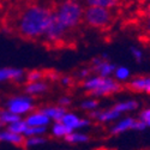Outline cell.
<instances>
[{
    "label": "cell",
    "mask_w": 150,
    "mask_h": 150,
    "mask_svg": "<svg viewBox=\"0 0 150 150\" xmlns=\"http://www.w3.org/2000/svg\"><path fill=\"white\" fill-rule=\"evenodd\" d=\"M89 117L91 119H95L100 122H109V121H113L115 119H118L120 117V114L118 112H115L113 109V107L109 108V109H102V110H94L89 113Z\"/></svg>",
    "instance_id": "11"
},
{
    "label": "cell",
    "mask_w": 150,
    "mask_h": 150,
    "mask_svg": "<svg viewBox=\"0 0 150 150\" xmlns=\"http://www.w3.org/2000/svg\"><path fill=\"white\" fill-rule=\"evenodd\" d=\"M86 6H93V7H102V8H114L115 6L119 5L118 1H114V0H88L85 1Z\"/></svg>",
    "instance_id": "18"
},
{
    "label": "cell",
    "mask_w": 150,
    "mask_h": 150,
    "mask_svg": "<svg viewBox=\"0 0 150 150\" xmlns=\"http://www.w3.org/2000/svg\"><path fill=\"white\" fill-rule=\"evenodd\" d=\"M23 78H25V73L21 69H0V82H21L23 81Z\"/></svg>",
    "instance_id": "12"
},
{
    "label": "cell",
    "mask_w": 150,
    "mask_h": 150,
    "mask_svg": "<svg viewBox=\"0 0 150 150\" xmlns=\"http://www.w3.org/2000/svg\"><path fill=\"white\" fill-rule=\"evenodd\" d=\"M83 22L95 29H106L113 22V12L109 8L86 6L84 7Z\"/></svg>",
    "instance_id": "4"
},
{
    "label": "cell",
    "mask_w": 150,
    "mask_h": 150,
    "mask_svg": "<svg viewBox=\"0 0 150 150\" xmlns=\"http://www.w3.org/2000/svg\"><path fill=\"white\" fill-rule=\"evenodd\" d=\"M144 30H145V33L150 36V15L145 18V21H144Z\"/></svg>",
    "instance_id": "31"
},
{
    "label": "cell",
    "mask_w": 150,
    "mask_h": 150,
    "mask_svg": "<svg viewBox=\"0 0 150 150\" xmlns=\"http://www.w3.org/2000/svg\"><path fill=\"white\" fill-rule=\"evenodd\" d=\"M83 88L89 93V95L93 96H108L113 95L115 93H119L122 90V85L110 77H100V76H94L89 77L83 81L82 83Z\"/></svg>",
    "instance_id": "3"
},
{
    "label": "cell",
    "mask_w": 150,
    "mask_h": 150,
    "mask_svg": "<svg viewBox=\"0 0 150 150\" xmlns=\"http://www.w3.org/2000/svg\"><path fill=\"white\" fill-rule=\"evenodd\" d=\"M130 52H131V55H132V58H133V59H134L137 62H141V61L143 60L144 55H143V52L141 51L139 48H137V47L132 46V47L130 48Z\"/></svg>",
    "instance_id": "28"
},
{
    "label": "cell",
    "mask_w": 150,
    "mask_h": 150,
    "mask_svg": "<svg viewBox=\"0 0 150 150\" xmlns=\"http://www.w3.org/2000/svg\"><path fill=\"white\" fill-rule=\"evenodd\" d=\"M0 142L10 143V144H13L17 146H24L25 137L22 134L10 132L8 130H4V131H0Z\"/></svg>",
    "instance_id": "13"
},
{
    "label": "cell",
    "mask_w": 150,
    "mask_h": 150,
    "mask_svg": "<svg viewBox=\"0 0 150 150\" xmlns=\"http://www.w3.org/2000/svg\"><path fill=\"white\" fill-rule=\"evenodd\" d=\"M71 132H73V131L70 130L69 127H66L65 125L60 121L54 122L53 127H52V134L54 137H58V138H65V137L69 136Z\"/></svg>",
    "instance_id": "19"
},
{
    "label": "cell",
    "mask_w": 150,
    "mask_h": 150,
    "mask_svg": "<svg viewBox=\"0 0 150 150\" xmlns=\"http://www.w3.org/2000/svg\"><path fill=\"white\" fill-rule=\"evenodd\" d=\"M46 78V72L41 70H31L25 73V79L28 83H35V82H40Z\"/></svg>",
    "instance_id": "22"
},
{
    "label": "cell",
    "mask_w": 150,
    "mask_h": 150,
    "mask_svg": "<svg viewBox=\"0 0 150 150\" xmlns=\"http://www.w3.org/2000/svg\"><path fill=\"white\" fill-rule=\"evenodd\" d=\"M46 143V138L42 136H36V137H28L24 142V148H30V146H37Z\"/></svg>",
    "instance_id": "24"
},
{
    "label": "cell",
    "mask_w": 150,
    "mask_h": 150,
    "mask_svg": "<svg viewBox=\"0 0 150 150\" xmlns=\"http://www.w3.org/2000/svg\"><path fill=\"white\" fill-rule=\"evenodd\" d=\"M126 88L136 91V93H145V94H150V76H145V77H136L133 79H131Z\"/></svg>",
    "instance_id": "10"
},
{
    "label": "cell",
    "mask_w": 150,
    "mask_h": 150,
    "mask_svg": "<svg viewBox=\"0 0 150 150\" xmlns=\"http://www.w3.org/2000/svg\"><path fill=\"white\" fill-rule=\"evenodd\" d=\"M114 76L117 78V81L119 82H125V81H127L131 76V72L127 67H125V66H119L115 69L114 71Z\"/></svg>",
    "instance_id": "23"
},
{
    "label": "cell",
    "mask_w": 150,
    "mask_h": 150,
    "mask_svg": "<svg viewBox=\"0 0 150 150\" xmlns=\"http://www.w3.org/2000/svg\"><path fill=\"white\" fill-rule=\"evenodd\" d=\"M53 19V6L29 3L19 7L11 17L10 29L22 39L29 41L43 40Z\"/></svg>",
    "instance_id": "1"
},
{
    "label": "cell",
    "mask_w": 150,
    "mask_h": 150,
    "mask_svg": "<svg viewBox=\"0 0 150 150\" xmlns=\"http://www.w3.org/2000/svg\"><path fill=\"white\" fill-rule=\"evenodd\" d=\"M48 90V84L45 81H40V82H35V83H28L24 88L25 94H28L29 96H34V95H41L43 93H46Z\"/></svg>",
    "instance_id": "15"
},
{
    "label": "cell",
    "mask_w": 150,
    "mask_h": 150,
    "mask_svg": "<svg viewBox=\"0 0 150 150\" xmlns=\"http://www.w3.org/2000/svg\"><path fill=\"white\" fill-rule=\"evenodd\" d=\"M47 131V127H29L27 129L24 137H36V136H43Z\"/></svg>",
    "instance_id": "25"
},
{
    "label": "cell",
    "mask_w": 150,
    "mask_h": 150,
    "mask_svg": "<svg viewBox=\"0 0 150 150\" xmlns=\"http://www.w3.org/2000/svg\"><path fill=\"white\" fill-rule=\"evenodd\" d=\"M146 126L139 120L136 118L126 117L121 120H119L117 124H114L110 127V133L112 134H121L124 132H126L129 130H136V131H143L145 130Z\"/></svg>",
    "instance_id": "6"
},
{
    "label": "cell",
    "mask_w": 150,
    "mask_h": 150,
    "mask_svg": "<svg viewBox=\"0 0 150 150\" xmlns=\"http://www.w3.org/2000/svg\"><path fill=\"white\" fill-rule=\"evenodd\" d=\"M98 107V101L97 100H85L81 103V108L84 110H89V112H94L96 110V108Z\"/></svg>",
    "instance_id": "26"
},
{
    "label": "cell",
    "mask_w": 150,
    "mask_h": 150,
    "mask_svg": "<svg viewBox=\"0 0 150 150\" xmlns=\"http://www.w3.org/2000/svg\"><path fill=\"white\" fill-rule=\"evenodd\" d=\"M67 143H71V144H82V143H88L90 141V137L85 133H82V132H71L69 136H66L64 138Z\"/></svg>",
    "instance_id": "17"
},
{
    "label": "cell",
    "mask_w": 150,
    "mask_h": 150,
    "mask_svg": "<svg viewBox=\"0 0 150 150\" xmlns=\"http://www.w3.org/2000/svg\"><path fill=\"white\" fill-rule=\"evenodd\" d=\"M6 109L18 117H22L34 109L33 98L30 96H15L7 101Z\"/></svg>",
    "instance_id": "5"
},
{
    "label": "cell",
    "mask_w": 150,
    "mask_h": 150,
    "mask_svg": "<svg viewBox=\"0 0 150 150\" xmlns=\"http://www.w3.org/2000/svg\"><path fill=\"white\" fill-rule=\"evenodd\" d=\"M27 129H28V125L25 124V121H24L23 119H21V120H18V121H16V122L11 124V125H8V126H7V130L10 132H13V133H17V134H22V136H24Z\"/></svg>",
    "instance_id": "21"
},
{
    "label": "cell",
    "mask_w": 150,
    "mask_h": 150,
    "mask_svg": "<svg viewBox=\"0 0 150 150\" xmlns=\"http://www.w3.org/2000/svg\"><path fill=\"white\" fill-rule=\"evenodd\" d=\"M41 112L49 118V120H54L55 122H58V121H61L62 117L65 115V113L67 110L64 107H60L58 105V106H51V107L41 108Z\"/></svg>",
    "instance_id": "14"
},
{
    "label": "cell",
    "mask_w": 150,
    "mask_h": 150,
    "mask_svg": "<svg viewBox=\"0 0 150 150\" xmlns=\"http://www.w3.org/2000/svg\"><path fill=\"white\" fill-rule=\"evenodd\" d=\"M58 103H59L60 107H64V108H65L66 106H70V105H71V98L67 97V96H62V97L59 98Z\"/></svg>",
    "instance_id": "29"
},
{
    "label": "cell",
    "mask_w": 150,
    "mask_h": 150,
    "mask_svg": "<svg viewBox=\"0 0 150 150\" xmlns=\"http://www.w3.org/2000/svg\"><path fill=\"white\" fill-rule=\"evenodd\" d=\"M146 127H150V108H145L141 112L139 118H138Z\"/></svg>",
    "instance_id": "27"
},
{
    "label": "cell",
    "mask_w": 150,
    "mask_h": 150,
    "mask_svg": "<svg viewBox=\"0 0 150 150\" xmlns=\"http://www.w3.org/2000/svg\"><path fill=\"white\" fill-rule=\"evenodd\" d=\"M60 122H62L66 127H69L72 131L77 130V129L85 127V126H88V125L90 124V121L88 119H82L81 117H78L77 114H74V113H71V112H66Z\"/></svg>",
    "instance_id": "8"
},
{
    "label": "cell",
    "mask_w": 150,
    "mask_h": 150,
    "mask_svg": "<svg viewBox=\"0 0 150 150\" xmlns=\"http://www.w3.org/2000/svg\"><path fill=\"white\" fill-rule=\"evenodd\" d=\"M83 15L84 7L77 1H61L53 6V16L55 22L69 34L82 24Z\"/></svg>",
    "instance_id": "2"
},
{
    "label": "cell",
    "mask_w": 150,
    "mask_h": 150,
    "mask_svg": "<svg viewBox=\"0 0 150 150\" xmlns=\"http://www.w3.org/2000/svg\"><path fill=\"white\" fill-rule=\"evenodd\" d=\"M3 126H4V125H3V124H1V122H0V129H1V127H3Z\"/></svg>",
    "instance_id": "33"
},
{
    "label": "cell",
    "mask_w": 150,
    "mask_h": 150,
    "mask_svg": "<svg viewBox=\"0 0 150 150\" xmlns=\"http://www.w3.org/2000/svg\"><path fill=\"white\" fill-rule=\"evenodd\" d=\"M117 66L114 64H112L110 61H108L107 57L106 55H102V57H96L93 59L91 61V72H96L98 73L100 77H110L112 74H114V71H115Z\"/></svg>",
    "instance_id": "7"
},
{
    "label": "cell",
    "mask_w": 150,
    "mask_h": 150,
    "mask_svg": "<svg viewBox=\"0 0 150 150\" xmlns=\"http://www.w3.org/2000/svg\"><path fill=\"white\" fill-rule=\"evenodd\" d=\"M25 124L29 127H47L48 124L51 122L49 118L41 112V109L33 112L31 114H29L25 119H24Z\"/></svg>",
    "instance_id": "9"
},
{
    "label": "cell",
    "mask_w": 150,
    "mask_h": 150,
    "mask_svg": "<svg viewBox=\"0 0 150 150\" xmlns=\"http://www.w3.org/2000/svg\"><path fill=\"white\" fill-rule=\"evenodd\" d=\"M90 73H91V70H90V69H83V70H81V71L78 72V76H79L81 78L86 79V78H89Z\"/></svg>",
    "instance_id": "30"
},
{
    "label": "cell",
    "mask_w": 150,
    "mask_h": 150,
    "mask_svg": "<svg viewBox=\"0 0 150 150\" xmlns=\"http://www.w3.org/2000/svg\"><path fill=\"white\" fill-rule=\"evenodd\" d=\"M139 106V103L134 101V100H127V101H121L119 103H117L115 106H113V109L121 115L122 113H127V112H132L134 109H137Z\"/></svg>",
    "instance_id": "16"
},
{
    "label": "cell",
    "mask_w": 150,
    "mask_h": 150,
    "mask_svg": "<svg viewBox=\"0 0 150 150\" xmlns=\"http://www.w3.org/2000/svg\"><path fill=\"white\" fill-rule=\"evenodd\" d=\"M22 118L13 114V113H11V112H8L7 109H4V110H0V122H1L3 125H11V124H13L18 120H21Z\"/></svg>",
    "instance_id": "20"
},
{
    "label": "cell",
    "mask_w": 150,
    "mask_h": 150,
    "mask_svg": "<svg viewBox=\"0 0 150 150\" xmlns=\"http://www.w3.org/2000/svg\"><path fill=\"white\" fill-rule=\"evenodd\" d=\"M60 82H61L62 85H70L72 83V78L71 77H67V76H64V77L60 78Z\"/></svg>",
    "instance_id": "32"
}]
</instances>
